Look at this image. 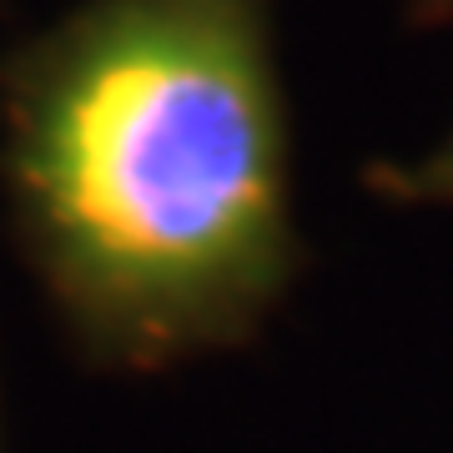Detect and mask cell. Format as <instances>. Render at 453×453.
Returning <instances> with one entry per match:
<instances>
[{"label": "cell", "mask_w": 453, "mask_h": 453, "mask_svg": "<svg viewBox=\"0 0 453 453\" xmlns=\"http://www.w3.org/2000/svg\"><path fill=\"white\" fill-rule=\"evenodd\" d=\"M20 192L101 342L217 338L277 273L282 121L252 0H101L35 76Z\"/></svg>", "instance_id": "6da1fadb"}, {"label": "cell", "mask_w": 453, "mask_h": 453, "mask_svg": "<svg viewBox=\"0 0 453 453\" xmlns=\"http://www.w3.org/2000/svg\"><path fill=\"white\" fill-rule=\"evenodd\" d=\"M443 177L453 181V151H449V157H443Z\"/></svg>", "instance_id": "7a4b0ae2"}]
</instances>
